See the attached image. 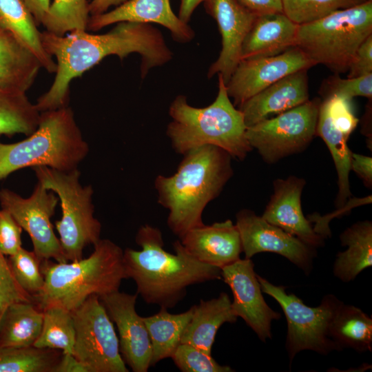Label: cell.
<instances>
[{"label":"cell","instance_id":"603a6c76","mask_svg":"<svg viewBox=\"0 0 372 372\" xmlns=\"http://www.w3.org/2000/svg\"><path fill=\"white\" fill-rule=\"evenodd\" d=\"M237 318L227 293L222 292L216 298L200 300L198 304L194 305L192 318L185 329L180 343L211 354L219 328L225 322H235Z\"/></svg>","mask_w":372,"mask_h":372},{"label":"cell","instance_id":"f1b7e54d","mask_svg":"<svg viewBox=\"0 0 372 372\" xmlns=\"http://www.w3.org/2000/svg\"><path fill=\"white\" fill-rule=\"evenodd\" d=\"M316 136L322 138L333 159L339 188L335 204L337 208L341 207L351 196L349 178L351 152L347 145L348 139L332 123L327 99L320 104Z\"/></svg>","mask_w":372,"mask_h":372},{"label":"cell","instance_id":"3957f363","mask_svg":"<svg viewBox=\"0 0 372 372\" xmlns=\"http://www.w3.org/2000/svg\"><path fill=\"white\" fill-rule=\"evenodd\" d=\"M183 156L175 174L158 175L154 181L158 203L169 211L168 227L179 238L204 225L205 207L233 175L232 157L220 147L204 145Z\"/></svg>","mask_w":372,"mask_h":372},{"label":"cell","instance_id":"d590c367","mask_svg":"<svg viewBox=\"0 0 372 372\" xmlns=\"http://www.w3.org/2000/svg\"><path fill=\"white\" fill-rule=\"evenodd\" d=\"M12 273L20 287L30 295L40 292L44 285L41 262L34 252L21 247L8 258Z\"/></svg>","mask_w":372,"mask_h":372},{"label":"cell","instance_id":"9a60e30c","mask_svg":"<svg viewBox=\"0 0 372 372\" xmlns=\"http://www.w3.org/2000/svg\"><path fill=\"white\" fill-rule=\"evenodd\" d=\"M221 277L233 293L232 308L238 317L265 342L271 338V322L280 314L265 301L262 289L251 259H238L221 269Z\"/></svg>","mask_w":372,"mask_h":372},{"label":"cell","instance_id":"5bb4252c","mask_svg":"<svg viewBox=\"0 0 372 372\" xmlns=\"http://www.w3.org/2000/svg\"><path fill=\"white\" fill-rule=\"evenodd\" d=\"M313 65L297 46L273 56L243 59L226 84L227 93L233 104L238 107L282 78Z\"/></svg>","mask_w":372,"mask_h":372},{"label":"cell","instance_id":"681fc988","mask_svg":"<svg viewBox=\"0 0 372 372\" xmlns=\"http://www.w3.org/2000/svg\"><path fill=\"white\" fill-rule=\"evenodd\" d=\"M8 262V258L0 251V266Z\"/></svg>","mask_w":372,"mask_h":372},{"label":"cell","instance_id":"6da1fadb","mask_svg":"<svg viewBox=\"0 0 372 372\" xmlns=\"http://www.w3.org/2000/svg\"><path fill=\"white\" fill-rule=\"evenodd\" d=\"M41 39L46 52L56 59V70L51 86L35 103L40 112L68 106L71 81L110 55L122 60L139 54L142 79L173 57L161 32L151 23L118 22L101 34L79 30L60 36L44 30Z\"/></svg>","mask_w":372,"mask_h":372},{"label":"cell","instance_id":"ba28073f","mask_svg":"<svg viewBox=\"0 0 372 372\" xmlns=\"http://www.w3.org/2000/svg\"><path fill=\"white\" fill-rule=\"evenodd\" d=\"M32 169L38 182L60 201L62 216L55 227L67 260L82 259L84 248L101 239V224L94 216L92 186L81 184L78 168L64 172L38 166Z\"/></svg>","mask_w":372,"mask_h":372},{"label":"cell","instance_id":"7a4b0ae2","mask_svg":"<svg viewBox=\"0 0 372 372\" xmlns=\"http://www.w3.org/2000/svg\"><path fill=\"white\" fill-rule=\"evenodd\" d=\"M136 243L141 250L127 248L123 263L127 278L136 285V293L147 304L171 309L181 301L190 285L221 279V269L192 256L180 240L173 243L175 254L166 251L161 230L144 225Z\"/></svg>","mask_w":372,"mask_h":372},{"label":"cell","instance_id":"8fae6325","mask_svg":"<svg viewBox=\"0 0 372 372\" xmlns=\"http://www.w3.org/2000/svg\"><path fill=\"white\" fill-rule=\"evenodd\" d=\"M72 313L75 328L72 354L90 372H128L112 321L99 296H90Z\"/></svg>","mask_w":372,"mask_h":372},{"label":"cell","instance_id":"c3c4849f","mask_svg":"<svg viewBox=\"0 0 372 372\" xmlns=\"http://www.w3.org/2000/svg\"><path fill=\"white\" fill-rule=\"evenodd\" d=\"M369 107H367L364 116V121L366 122V124L362 125V132L363 134L368 137V141H369V138L371 139V130H369V116H371V100L369 103ZM370 142V141H369ZM370 144H371L370 143Z\"/></svg>","mask_w":372,"mask_h":372},{"label":"cell","instance_id":"4fadbf2b","mask_svg":"<svg viewBox=\"0 0 372 372\" xmlns=\"http://www.w3.org/2000/svg\"><path fill=\"white\" fill-rule=\"evenodd\" d=\"M236 217L245 258L251 259L258 253L272 252L285 257L306 274L309 273L316 255L314 247L268 223L250 209L240 210Z\"/></svg>","mask_w":372,"mask_h":372},{"label":"cell","instance_id":"d6a6232c","mask_svg":"<svg viewBox=\"0 0 372 372\" xmlns=\"http://www.w3.org/2000/svg\"><path fill=\"white\" fill-rule=\"evenodd\" d=\"M61 354L34 346L0 347V372H53Z\"/></svg>","mask_w":372,"mask_h":372},{"label":"cell","instance_id":"83f0119b","mask_svg":"<svg viewBox=\"0 0 372 372\" xmlns=\"http://www.w3.org/2000/svg\"><path fill=\"white\" fill-rule=\"evenodd\" d=\"M194 305L180 313H171L165 308L148 317H143L152 346L151 366L172 358L180 344L185 329L190 321Z\"/></svg>","mask_w":372,"mask_h":372},{"label":"cell","instance_id":"2e32d148","mask_svg":"<svg viewBox=\"0 0 372 372\" xmlns=\"http://www.w3.org/2000/svg\"><path fill=\"white\" fill-rule=\"evenodd\" d=\"M138 294L116 291L99 297L118 331L121 355L134 372L151 366L152 346L146 326L136 311Z\"/></svg>","mask_w":372,"mask_h":372},{"label":"cell","instance_id":"484cf974","mask_svg":"<svg viewBox=\"0 0 372 372\" xmlns=\"http://www.w3.org/2000/svg\"><path fill=\"white\" fill-rule=\"evenodd\" d=\"M340 238L341 245L348 248L338 254L333 273L348 282L372 265V223L369 220L358 222L345 229Z\"/></svg>","mask_w":372,"mask_h":372},{"label":"cell","instance_id":"e0dca14e","mask_svg":"<svg viewBox=\"0 0 372 372\" xmlns=\"http://www.w3.org/2000/svg\"><path fill=\"white\" fill-rule=\"evenodd\" d=\"M204 6L216 20L222 38V49L209 68L207 77L220 74L226 85L241 60L243 41L257 16L236 0H206Z\"/></svg>","mask_w":372,"mask_h":372},{"label":"cell","instance_id":"9c48e42d","mask_svg":"<svg viewBox=\"0 0 372 372\" xmlns=\"http://www.w3.org/2000/svg\"><path fill=\"white\" fill-rule=\"evenodd\" d=\"M262 291L280 305L287 323L286 350L290 362L301 351L311 350L327 354L341 350L328 334L329 325L342 303L335 296L327 295L316 307L306 305L296 295L288 294L283 286H276L257 275Z\"/></svg>","mask_w":372,"mask_h":372},{"label":"cell","instance_id":"f35d334b","mask_svg":"<svg viewBox=\"0 0 372 372\" xmlns=\"http://www.w3.org/2000/svg\"><path fill=\"white\" fill-rule=\"evenodd\" d=\"M22 227L9 211L0 209V251L4 256H12L21 247Z\"/></svg>","mask_w":372,"mask_h":372},{"label":"cell","instance_id":"cb8c5ba5","mask_svg":"<svg viewBox=\"0 0 372 372\" xmlns=\"http://www.w3.org/2000/svg\"><path fill=\"white\" fill-rule=\"evenodd\" d=\"M41 68L33 52L12 33L0 28V88L26 92Z\"/></svg>","mask_w":372,"mask_h":372},{"label":"cell","instance_id":"4316f807","mask_svg":"<svg viewBox=\"0 0 372 372\" xmlns=\"http://www.w3.org/2000/svg\"><path fill=\"white\" fill-rule=\"evenodd\" d=\"M43 318V310L33 300L11 304L0 320V347L33 346Z\"/></svg>","mask_w":372,"mask_h":372},{"label":"cell","instance_id":"7dc6e473","mask_svg":"<svg viewBox=\"0 0 372 372\" xmlns=\"http://www.w3.org/2000/svg\"><path fill=\"white\" fill-rule=\"evenodd\" d=\"M127 0H92L89 3L90 16L105 13L111 6H118Z\"/></svg>","mask_w":372,"mask_h":372},{"label":"cell","instance_id":"ac0fdd59","mask_svg":"<svg viewBox=\"0 0 372 372\" xmlns=\"http://www.w3.org/2000/svg\"><path fill=\"white\" fill-rule=\"evenodd\" d=\"M306 184L304 178L290 176L273 180V193L262 217L312 247H320L324 238L313 229L301 207V195Z\"/></svg>","mask_w":372,"mask_h":372},{"label":"cell","instance_id":"ee69618b","mask_svg":"<svg viewBox=\"0 0 372 372\" xmlns=\"http://www.w3.org/2000/svg\"><path fill=\"white\" fill-rule=\"evenodd\" d=\"M53 372H90V371L72 353L62 352Z\"/></svg>","mask_w":372,"mask_h":372},{"label":"cell","instance_id":"f546056e","mask_svg":"<svg viewBox=\"0 0 372 372\" xmlns=\"http://www.w3.org/2000/svg\"><path fill=\"white\" fill-rule=\"evenodd\" d=\"M328 334L340 349L371 351L372 318L360 309L342 302L331 320Z\"/></svg>","mask_w":372,"mask_h":372},{"label":"cell","instance_id":"bcb514c9","mask_svg":"<svg viewBox=\"0 0 372 372\" xmlns=\"http://www.w3.org/2000/svg\"><path fill=\"white\" fill-rule=\"evenodd\" d=\"M206 0H180L178 17L183 22L188 23L195 9Z\"/></svg>","mask_w":372,"mask_h":372},{"label":"cell","instance_id":"52a82bcc","mask_svg":"<svg viewBox=\"0 0 372 372\" xmlns=\"http://www.w3.org/2000/svg\"><path fill=\"white\" fill-rule=\"evenodd\" d=\"M372 34V0L298 25L296 46L315 65L335 74L348 72L356 51Z\"/></svg>","mask_w":372,"mask_h":372},{"label":"cell","instance_id":"8d00e7d4","mask_svg":"<svg viewBox=\"0 0 372 372\" xmlns=\"http://www.w3.org/2000/svg\"><path fill=\"white\" fill-rule=\"evenodd\" d=\"M183 372H231L229 366L218 364L201 349L188 344L180 343L171 358Z\"/></svg>","mask_w":372,"mask_h":372},{"label":"cell","instance_id":"277c9868","mask_svg":"<svg viewBox=\"0 0 372 372\" xmlns=\"http://www.w3.org/2000/svg\"><path fill=\"white\" fill-rule=\"evenodd\" d=\"M44 277L42 289L32 296L41 309L59 306L71 312L92 295L99 297L118 291L127 278L123 251L109 239H100L90 256L76 261L41 264Z\"/></svg>","mask_w":372,"mask_h":372},{"label":"cell","instance_id":"7bdbcfd3","mask_svg":"<svg viewBox=\"0 0 372 372\" xmlns=\"http://www.w3.org/2000/svg\"><path fill=\"white\" fill-rule=\"evenodd\" d=\"M351 170H353L363 181L365 186H372V158L351 152Z\"/></svg>","mask_w":372,"mask_h":372},{"label":"cell","instance_id":"74e56055","mask_svg":"<svg viewBox=\"0 0 372 372\" xmlns=\"http://www.w3.org/2000/svg\"><path fill=\"white\" fill-rule=\"evenodd\" d=\"M322 99L335 95L353 99L356 96L372 98V74L358 77L342 79L339 74L325 79L319 89Z\"/></svg>","mask_w":372,"mask_h":372},{"label":"cell","instance_id":"1f68e13d","mask_svg":"<svg viewBox=\"0 0 372 372\" xmlns=\"http://www.w3.org/2000/svg\"><path fill=\"white\" fill-rule=\"evenodd\" d=\"M43 313L41 331L33 346L72 353L75 342L72 313L59 306L48 307Z\"/></svg>","mask_w":372,"mask_h":372},{"label":"cell","instance_id":"5b68a950","mask_svg":"<svg viewBox=\"0 0 372 372\" xmlns=\"http://www.w3.org/2000/svg\"><path fill=\"white\" fill-rule=\"evenodd\" d=\"M218 76V94L209 105L193 107L184 95L173 100L169 107L172 121L166 133L178 154L214 145L242 161L252 149L246 137L247 127L242 113L230 101L223 76Z\"/></svg>","mask_w":372,"mask_h":372},{"label":"cell","instance_id":"ffe728a7","mask_svg":"<svg viewBox=\"0 0 372 372\" xmlns=\"http://www.w3.org/2000/svg\"><path fill=\"white\" fill-rule=\"evenodd\" d=\"M179 240L194 258L220 269L240 259L242 252L239 231L231 220L193 228Z\"/></svg>","mask_w":372,"mask_h":372},{"label":"cell","instance_id":"b9f144b4","mask_svg":"<svg viewBox=\"0 0 372 372\" xmlns=\"http://www.w3.org/2000/svg\"><path fill=\"white\" fill-rule=\"evenodd\" d=\"M256 16L283 13L282 0H236Z\"/></svg>","mask_w":372,"mask_h":372},{"label":"cell","instance_id":"7402d4cb","mask_svg":"<svg viewBox=\"0 0 372 372\" xmlns=\"http://www.w3.org/2000/svg\"><path fill=\"white\" fill-rule=\"evenodd\" d=\"M298 25L283 13L257 16L241 49V59L278 55L296 46Z\"/></svg>","mask_w":372,"mask_h":372},{"label":"cell","instance_id":"d4e9b609","mask_svg":"<svg viewBox=\"0 0 372 372\" xmlns=\"http://www.w3.org/2000/svg\"><path fill=\"white\" fill-rule=\"evenodd\" d=\"M23 0H0V28L12 33L38 58L42 68L55 73L56 63L41 43V32Z\"/></svg>","mask_w":372,"mask_h":372},{"label":"cell","instance_id":"836d02e7","mask_svg":"<svg viewBox=\"0 0 372 372\" xmlns=\"http://www.w3.org/2000/svg\"><path fill=\"white\" fill-rule=\"evenodd\" d=\"M89 3L87 0H53L41 25L46 31L60 36L74 30H87Z\"/></svg>","mask_w":372,"mask_h":372},{"label":"cell","instance_id":"44dd1931","mask_svg":"<svg viewBox=\"0 0 372 372\" xmlns=\"http://www.w3.org/2000/svg\"><path fill=\"white\" fill-rule=\"evenodd\" d=\"M308 69L293 72L254 95L238 108L247 127L309 100Z\"/></svg>","mask_w":372,"mask_h":372},{"label":"cell","instance_id":"d6986e66","mask_svg":"<svg viewBox=\"0 0 372 372\" xmlns=\"http://www.w3.org/2000/svg\"><path fill=\"white\" fill-rule=\"evenodd\" d=\"M122 21L161 25L181 43H189L195 37L192 28L174 14L170 0H127L109 12L90 16L87 30L98 31Z\"/></svg>","mask_w":372,"mask_h":372},{"label":"cell","instance_id":"ab89813d","mask_svg":"<svg viewBox=\"0 0 372 372\" xmlns=\"http://www.w3.org/2000/svg\"><path fill=\"white\" fill-rule=\"evenodd\" d=\"M371 195L364 198H349V201H347L342 207L337 208L330 214L322 216L317 214H313L308 215L307 217L311 223H314L312 225L315 231L324 238L331 235L329 223L332 218L347 214V213L350 212L353 207L371 203Z\"/></svg>","mask_w":372,"mask_h":372},{"label":"cell","instance_id":"7c38bea8","mask_svg":"<svg viewBox=\"0 0 372 372\" xmlns=\"http://www.w3.org/2000/svg\"><path fill=\"white\" fill-rule=\"evenodd\" d=\"M58 202L56 194L39 182L28 198L9 189L0 190L1 208L9 211L28 234L33 251L41 262L50 259L57 262H68L50 220Z\"/></svg>","mask_w":372,"mask_h":372},{"label":"cell","instance_id":"4dcf8cb0","mask_svg":"<svg viewBox=\"0 0 372 372\" xmlns=\"http://www.w3.org/2000/svg\"><path fill=\"white\" fill-rule=\"evenodd\" d=\"M40 116L26 92L0 88V135L29 136L37 130Z\"/></svg>","mask_w":372,"mask_h":372},{"label":"cell","instance_id":"8992f818","mask_svg":"<svg viewBox=\"0 0 372 372\" xmlns=\"http://www.w3.org/2000/svg\"><path fill=\"white\" fill-rule=\"evenodd\" d=\"M89 146L70 107L41 112L37 130L20 141H0V180L31 167L68 172L78 168Z\"/></svg>","mask_w":372,"mask_h":372},{"label":"cell","instance_id":"e575fe53","mask_svg":"<svg viewBox=\"0 0 372 372\" xmlns=\"http://www.w3.org/2000/svg\"><path fill=\"white\" fill-rule=\"evenodd\" d=\"M368 0H282V12L300 25L320 20L333 12Z\"/></svg>","mask_w":372,"mask_h":372},{"label":"cell","instance_id":"30bf717a","mask_svg":"<svg viewBox=\"0 0 372 372\" xmlns=\"http://www.w3.org/2000/svg\"><path fill=\"white\" fill-rule=\"evenodd\" d=\"M321 100L315 98L247 127L246 137L263 161L274 163L303 151L316 136Z\"/></svg>","mask_w":372,"mask_h":372},{"label":"cell","instance_id":"60d3db41","mask_svg":"<svg viewBox=\"0 0 372 372\" xmlns=\"http://www.w3.org/2000/svg\"><path fill=\"white\" fill-rule=\"evenodd\" d=\"M372 74V34L360 45L348 70V78Z\"/></svg>","mask_w":372,"mask_h":372},{"label":"cell","instance_id":"f6af8a7d","mask_svg":"<svg viewBox=\"0 0 372 372\" xmlns=\"http://www.w3.org/2000/svg\"><path fill=\"white\" fill-rule=\"evenodd\" d=\"M38 25H41L43 19L47 13L51 1L50 0H23Z\"/></svg>","mask_w":372,"mask_h":372}]
</instances>
